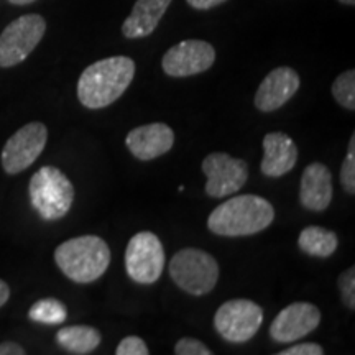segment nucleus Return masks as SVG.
<instances>
[{"instance_id": "23", "label": "nucleus", "mask_w": 355, "mask_h": 355, "mask_svg": "<svg viewBox=\"0 0 355 355\" xmlns=\"http://www.w3.org/2000/svg\"><path fill=\"white\" fill-rule=\"evenodd\" d=\"M337 285H339L340 296H343L344 304L349 309H355V268L350 266L349 270L340 273L339 279H337Z\"/></svg>"}, {"instance_id": "18", "label": "nucleus", "mask_w": 355, "mask_h": 355, "mask_svg": "<svg viewBox=\"0 0 355 355\" xmlns=\"http://www.w3.org/2000/svg\"><path fill=\"white\" fill-rule=\"evenodd\" d=\"M102 340L101 332L91 326H68L58 331L56 343L66 352L86 355L94 352Z\"/></svg>"}, {"instance_id": "16", "label": "nucleus", "mask_w": 355, "mask_h": 355, "mask_svg": "<svg viewBox=\"0 0 355 355\" xmlns=\"http://www.w3.org/2000/svg\"><path fill=\"white\" fill-rule=\"evenodd\" d=\"M300 201L304 209L322 212L332 201V173L322 163H311L301 175Z\"/></svg>"}, {"instance_id": "19", "label": "nucleus", "mask_w": 355, "mask_h": 355, "mask_svg": "<svg viewBox=\"0 0 355 355\" xmlns=\"http://www.w3.org/2000/svg\"><path fill=\"white\" fill-rule=\"evenodd\" d=\"M298 245L304 254L318 257V259H327V257L336 254L339 239L332 230L318 227V225H309V227L301 230Z\"/></svg>"}, {"instance_id": "3", "label": "nucleus", "mask_w": 355, "mask_h": 355, "mask_svg": "<svg viewBox=\"0 0 355 355\" xmlns=\"http://www.w3.org/2000/svg\"><path fill=\"white\" fill-rule=\"evenodd\" d=\"M55 261L71 282L86 285L99 279L110 263V248L97 235H81L56 247Z\"/></svg>"}, {"instance_id": "2", "label": "nucleus", "mask_w": 355, "mask_h": 355, "mask_svg": "<svg viewBox=\"0 0 355 355\" xmlns=\"http://www.w3.org/2000/svg\"><path fill=\"white\" fill-rule=\"evenodd\" d=\"M273 219L275 209L265 198L242 194L219 204L211 212L207 227L222 237H245L270 227Z\"/></svg>"}, {"instance_id": "26", "label": "nucleus", "mask_w": 355, "mask_h": 355, "mask_svg": "<svg viewBox=\"0 0 355 355\" xmlns=\"http://www.w3.org/2000/svg\"><path fill=\"white\" fill-rule=\"evenodd\" d=\"M324 349L319 344L308 343V344H296L293 347L282 350L278 355H322Z\"/></svg>"}, {"instance_id": "6", "label": "nucleus", "mask_w": 355, "mask_h": 355, "mask_svg": "<svg viewBox=\"0 0 355 355\" xmlns=\"http://www.w3.org/2000/svg\"><path fill=\"white\" fill-rule=\"evenodd\" d=\"M46 32V21L38 13L19 17L0 35V68H12L30 56Z\"/></svg>"}, {"instance_id": "24", "label": "nucleus", "mask_w": 355, "mask_h": 355, "mask_svg": "<svg viewBox=\"0 0 355 355\" xmlns=\"http://www.w3.org/2000/svg\"><path fill=\"white\" fill-rule=\"evenodd\" d=\"M176 355H211L212 350H209L204 345L201 340L194 339V337H183L175 345Z\"/></svg>"}, {"instance_id": "1", "label": "nucleus", "mask_w": 355, "mask_h": 355, "mask_svg": "<svg viewBox=\"0 0 355 355\" xmlns=\"http://www.w3.org/2000/svg\"><path fill=\"white\" fill-rule=\"evenodd\" d=\"M135 76V61L110 56L87 66L78 81L79 102L87 109H104L121 99Z\"/></svg>"}, {"instance_id": "12", "label": "nucleus", "mask_w": 355, "mask_h": 355, "mask_svg": "<svg viewBox=\"0 0 355 355\" xmlns=\"http://www.w3.org/2000/svg\"><path fill=\"white\" fill-rule=\"evenodd\" d=\"M319 322H321V311L318 309V306L298 301L279 311L270 326V336L275 343L290 344L311 334L319 326Z\"/></svg>"}, {"instance_id": "29", "label": "nucleus", "mask_w": 355, "mask_h": 355, "mask_svg": "<svg viewBox=\"0 0 355 355\" xmlns=\"http://www.w3.org/2000/svg\"><path fill=\"white\" fill-rule=\"evenodd\" d=\"M8 298H10V288L3 279H0V308L7 303Z\"/></svg>"}, {"instance_id": "17", "label": "nucleus", "mask_w": 355, "mask_h": 355, "mask_svg": "<svg viewBox=\"0 0 355 355\" xmlns=\"http://www.w3.org/2000/svg\"><path fill=\"white\" fill-rule=\"evenodd\" d=\"M170 3L171 0H137L132 13L122 25L123 37L135 40L152 35L165 17Z\"/></svg>"}, {"instance_id": "30", "label": "nucleus", "mask_w": 355, "mask_h": 355, "mask_svg": "<svg viewBox=\"0 0 355 355\" xmlns=\"http://www.w3.org/2000/svg\"><path fill=\"white\" fill-rule=\"evenodd\" d=\"M13 6H28V3L37 2V0H8Z\"/></svg>"}, {"instance_id": "13", "label": "nucleus", "mask_w": 355, "mask_h": 355, "mask_svg": "<svg viewBox=\"0 0 355 355\" xmlns=\"http://www.w3.org/2000/svg\"><path fill=\"white\" fill-rule=\"evenodd\" d=\"M300 89V76L295 69L282 66L270 71L257 89L255 107L260 112H275L282 109Z\"/></svg>"}, {"instance_id": "14", "label": "nucleus", "mask_w": 355, "mask_h": 355, "mask_svg": "<svg viewBox=\"0 0 355 355\" xmlns=\"http://www.w3.org/2000/svg\"><path fill=\"white\" fill-rule=\"evenodd\" d=\"M125 145L135 158L152 162L173 148L175 132L166 123H146L128 132Z\"/></svg>"}, {"instance_id": "28", "label": "nucleus", "mask_w": 355, "mask_h": 355, "mask_svg": "<svg viewBox=\"0 0 355 355\" xmlns=\"http://www.w3.org/2000/svg\"><path fill=\"white\" fill-rule=\"evenodd\" d=\"M25 349L17 343L0 344V355H25Z\"/></svg>"}, {"instance_id": "20", "label": "nucleus", "mask_w": 355, "mask_h": 355, "mask_svg": "<svg viewBox=\"0 0 355 355\" xmlns=\"http://www.w3.org/2000/svg\"><path fill=\"white\" fill-rule=\"evenodd\" d=\"M28 318L33 322L56 326L66 321L68 318V308L56 298H43L35 303L28 311Z\"/></svg>"}, {"instance_id": "22", "label": "nucleus", "mask_w": 355, "mask_h": 355, "mask_svg": "<svg viewBox=\"0 0 355 355\" xmlns=\"http://www.w3.org/2000/svg\"><path fill=\"white\" fill-rule=\"evenodd\" d=\"M340 184L345 193L355 194V135L349 141V152L340 168Z\"/></svg>"}, {"instance_id": "11", "label": "nucleus", "mask_w": 355, "mask_h": 355, "mask_svg": "<svg viewBox=\"0 0 355 355\" xmlns=\"http://www.w3.org/2000/svg\"><path fill=\"white\" fill-rule=\"evenodd\" d=\"M216 50L201 40H184L165 53L162 68L171 78H188L204 73L214 64Z\"/></svg>"}, {"instance_id": "4", "label": "nucleus", "mask_w": 355, "mask_h": 355, "mask_svg": "<svg viewBox=\"0 0 355 355\" xmlns=\"http://www.w3.org/2000/svg\"><path fill=\"white\" fill-rule=\"evenodd\" d=\"M30 202L43 220H58L68 214L74 202V186L56 166H43L28 184Z\"/></svg>"}, {"instance_id": "10", "label": "nucleus", "mask_w": 355, "mask_h": 355, "mask_svg": "<svg viewBox=\"0 0 355 355\" xmlns=\"http://www.w3.org/2000/svg\"><path fill=\"white\" fill-rule=\"evenodd\" d=\"M202 171L207 176V196L214 199L227 198L241 191L248 178L247 163L224 152L207 155L202 162Z\"/></svg>"}, {"instance_id": "31", "label": "nucleus", "mask_w": 355, "mask_h": 355, "mask_svg": "<svg viewBox=\"0 0 355 355\" xmlns=\"http://www.w3.org/2000/svg\"><path fill=\"white\" fill-rule=\"evenodd\" d=\"M340 3H345V6H355V0H339Z\"/></svg>"}, {"instance_id": "25", "label": "nucleus", "mask_w": 355, "mask_h": 355, "mask_svg": "<svg viewBox=\"0 0 355 355\" xmlns=\"http://www.w3.org/2000/svg\"><path fill=\"white\" fill-rule=\"evenodd\" d=\"M117 355H148L150 350L146 347L145 340L137 336H128L121 340V344L115 349Z\"/></svg>"}, {"instance_id": "8", "label": "nucleus", "mask_w": 355, "mask_h": 355, "mask_svg": "<svg viewBox=\"0 0 355 355\" xmlns=\"http://www.w3.org/2000/svg\"><path fill=\"white\" fill-rule=\"evenodd\" d=\"M165 268V250L153 232H139L128 242L125 250L127 275L140 285L158 282Z\"/></svg>"}, {"instance_id": "7", "label": "nucleus", "mask_w": 355, "mask_h": 355, "mask_svg": "<svg viewBox=\"0 0 355 355\" xmlns=\"http://www.w3.org/2000/svg\"><path fill=\"white\" fill-rule=\"evenodd\" d=\"M263 322V309L252 300L225 301L216 311L214 327L222 339L232 344H243L257 336Z\"/></svg>"}, {"instance_id": "27", "label": "nucleus", "mask_w": 355, "mask_h": 355, "mask_svg": "<svg viewBox=\"0 0 355 355\" xmlns=\"http://www.w3.org/2000/svg\"><path fill=\"white\" fill-rule=\"evenodd\" d=\"M191 7L196 8V10H209V8H214L220 3L227 2V0H186Z\"/></svg>"}, {"instance_id": "5", "label": "nucleus", "mask_w": 355, "mask_h": 355, "mask_svg": "<svg viewBox=\"0 0 355 355\" xmlns=\"http://www.w3.org/2000/svg\"><path fill=\"white\" fill-rule=\"evenodd\" d=\"M170 277L188 295L204 296L217 285L219 265L207 252L183 248L170 261Z\"/></svg>"}, {"instance_id": "9", "label": "nucleus", "mask_w": 355, "mask_h": 355, "mask_svg": "<svg viewBox=\"0 0 355 355\" xmlns=\"http://www.w3.org/2000/svg\"><path fill=\"white\" fill-rule=\"evenodd\" d=\"M48 140L46 125L42 122H30L19 128L7 140L2 150V166L8 175H19L32 166L43 153Z\"/></svg>"}, {"instance_id": "15", "label": "nucleus", "mask_w": 355, "mask_h": 355, "mask_svg": "<svg viewBox=\"0 0 355 355\" xmlns=\"http://www.w3.org/2000/svg\"><path fill=\"white\" fill-rule=\"evenodd\" d=\"M298 162V146L283 132L266 133L263 139V159L260 170L268 178H282Z\"/></svg>"}, {"instance_id": "21", "label": "nucleus", "mask_w": 355, "mask_h": 355, "mask_svg": "<svg viewBox=\"0 0 355 355\" xmlns=\"http://www.w3.org/2000/svg\"><path fill=\"white\" fill-rule=\"evenodd\" d=\"M332 96L337 104L347 110H355V71L349 69L332 83Z\"/></svg>"}]
</instances>
